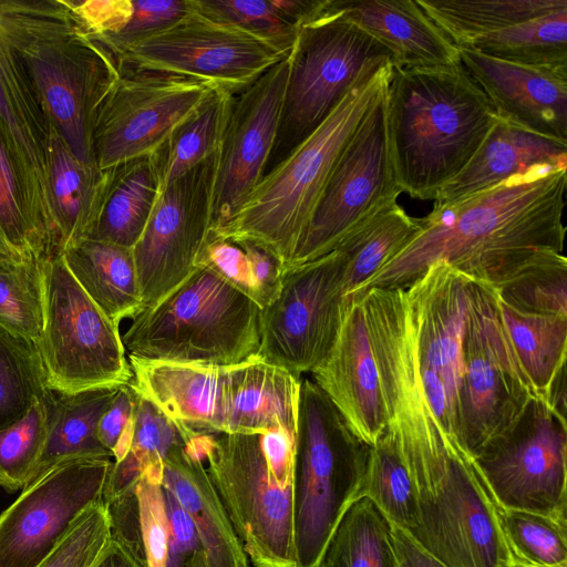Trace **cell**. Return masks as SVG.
<instances>
[{
  "label": "cell",
  "instance_id": "obj_50",
  "mask_svg": "<svg viewBox=\"0 0 567 567\" xmlns=\"http://www.w3.org/2000/svg\"><path fill=\"white\" fill-rule=\"evenodd\" d=\"M195 266L210 269L259 306L248 258L238 244L209 231Z\"/></svg>",
  "mask_w": 567,
  "mask_h": 567
},
{
  "label": "cell",
  "instance_id": "obj_16",
  "mask_svg": "<svg viewBox=\"0 0 567 567\" xmlns=\"http://www.w3.org/2000/svg\"><path fill=\"white\" fill-rule=\"evenodd\" d=\"M217 163L218 151L164 188L132 248L143 310L195 270L212 228Z\"/></svg>",
  "mask_w": 567,
  "mask_h": 567
},
{
  "label": "cell",
  "instance_id": "obj_51",
  "mask_svg": "<svg viewBox=\"0 0 567 567\" xmlns=\"http://www.w3.org/2000/svg\"><path fill=\"white\" fill-rule=\"evenodd\" d=\"M137 391L130 383L122 384L97 424V439L117 462L126 454L133 424Z\"/></svg>",
  "mask_w": 567,
  "mask_h": 567
},
{
  "label": "cell",
  "instance_id": "obj_46",
  "mask_svg": "<svg viewBox=\"0 0 567 567\" xmlns=\"http://www.w3.org/2000/svg\"><path fill=\"white\" fill-rule=\"evenodd\" d=\"M192 9L221 23L236 27L271 47L281 56L293 48L298 28L265 0H189Z\"/></svg>",
  "mask_w": 567,
  "mask_h": 567
},
{
  "label": "cell",
  "instance_id": "obj_8",
  "mask_svg": "<svg viewBox=\"0 0 567 567\" xmlns=\"http://www.w3.org/2000/svg\"><path fill=\"white\" fill-rule=\"evenodd\" d=\"M390 51L338 12L323 9L298 28L274 150L265 174L334 111L360 76ZM264 174V175H265Z\"/></svg>",
  "mask_w": 567,
  "mask_h": 567
},
{
  "label": "cell",
  "instance_id": "obj_27",
  "mask_svg": "<svg viewBox=\"0 0 567 567\" xmlns=\"http://www.w3.org/2000/svg\"><path fill=\"white\" fill-rule=\"evenodd\" d=\"M0 123L29 174L59 240L48 185L50 123L23 62L0 25Z\"/></svg>",
  "mask_w": 567,
  "mask_h": 567
},
{
  "label": "cell",
  "instance_id": "obj_3",
  "mask_svg": "<svg viewBox=\"0 0 567 567\" xmlns=\"http://www.w3.org/2000/svg\"><path fill=\"white\" fill-rule=\"evenodd\" d=\"M0 25L50 125L79 159L97 165L93 131L118 79L114 54L82 31L64 0H0Z\"/></svg>",
  "mask_w": 567,
  "mask_h": 567
},
{
  "label": "cell",
  "instance_id": "obj_59",
  "mask_svg": "<svg viewBox=\"0 0 567 567\" xmlns=\"http://www.w3.org/2000/svg\"><path fill=\"white\" fill-rule=\"evenodd\" d=\"M187 567H208L205 554L202 548L194 553L187 564Z\"/></svg>",
  "mask_w": 567,
  "mask_h": 567
},
{
  "label": "cell",
  "instance_id": "obj_18",
  "mask_svg": "<svg viewBox=\"0 0 567 567\" xmlns=\"http://www.w3.org/2000/svg\"><path fill=\"white\" fill-rule=\"evenodd\" d=\"M114 461H63L37 477L0 514V567H38L68 535L78 517L103 501Z\"/></svg>",
  "mask_w": 567,
  "mask_h": 567
},
{
  "label": "cell",
  "instance_id": "obj_21",
  "mask_svg": "<svg viewBox=\"0 0 567 567\" xmlns=\"http://www.w3.org/2000/svg\"><path fill=\"white\" fill-rule=\"evenodd\" d=\"M470 278L444 261H435L404 288L419 365L440 375L455 422L462 377V343Z\"/></svg>",
  "mask_w": 567,
  "mask_h": 567
},
{
  "label": "cell",
  "instance_id": "obj_33",
  "mask_svg": "<svg viewBox=\"0 0 567 567\" xmlns=\"http://www.w3.org/2000/svg\"><path fill=\"white\" fill-rule=\"evenodd\" d=\"M103 503L111 538L141 567H167L168 529L162 482L142 474L128 489Z\"/></svg>",
  "mask_w": 567,
  "mask_h": 567
},
{
  "label": "cell",
  "instance_id": "obj_23",
  "mask_svg": "<svg viewBox=\"0 0 567 567\" xmlns=\"http://www.w3.org/2000/svg\"><path fill=\"white\" fill-rule=\"evenodd\" d=\"M136 391L196 433H229L236 364H183L128 358Z\"/></svg>",
  "mask_w": 567,
  "mask_h": 567
},
{
  "label": "cell",
  "instance_id": "obj_5",
  "mask_svg": "<svg viewBox=\"0 0 567 567\" xmlns=\"http://www.w3.org/2000/svg\"><path fill=\"white\" fill-rule=\"evenodd\" d=\"M261 308L206 267L132 318L128 358L228 367L258 357Z\"/></svg>",
  "mask_w": 567,
  "mask_h": 567
},
{
  "label": "cell",
  "instance_id": "obj_26",
  "mask_svg": "<svg viewBox=\"0 0 567 567\" xmlns=\"http://www.w3.org/2000/svg\"><path fill=\"white\" fill-rule=\"evenodd\" d=\"M194 440L177 446L164 460L162 485L192 519L208 567H249Z\"/></svg>",
  "mask_w": 567,
  "mask_h": 567
},
{
  "label": "cell",
  "instance_id": "obj_47",
  "mask_svg": "<svg viewBox=\"0 0 567 567\" xmlns=\"http://www.w3.org/2000/svg\"><path fill=\"white\" fill-rule=\"evenodd\" d=\"M48 426L49 413L44 398L23 419L0 431V487L13 493L32 482Z\"/></svg>",
  "mask_w": 567,
  "mask_h": 567
},
{
  "label": "cell",
  "instance_id": "obj_14",
  "mask_svg": "<svg viewBox=\"0 0 567 567\" xmlns=\"http://www.w3.org/2000/svg\"><path fill=\"white\" fill-rule=\"evenodd\" d=\"M344 260L338 250L285 271L261 309L258 357L300 379L332 349L346 313Z\"/></svg>",
  "mask_w": 567,
  "mask_h": 567
},
{
  "label": "cell",
  "instance_id": "obj_13",
  "mask_svg": "<svg viewBox=\"0 0 567 567\" xmlns=\"http://www.w3.org/2000/svg\"><path fill=\"white\" fill-rule=\"evenodd\" d=\"M401 193L392 163L384 94L339 156L286 270L334 250L361 223L396 203Z\"/></svg>",
  "mask_w": 567,
  "mask_h": 567
},
{
  "label": "cell",
  "instance_id": "obj_43",
  "mask_svg": "<svg viewBox=\"0 0 567 567\" xmlns=\"http://www.w3.org/2000/svg\"><path fill=\"white\" fill-rule=\"evenodd\" d=\"M386 519L410 532L415 525L413 484L394 434L385 427L371 446L361 489Z\"/></svg>",
  "mask_w": 567,
  "mask_h": 567
},
{
  "label": "cell",
  "instance_id": "obj_57",
  "mask_svg": "<svg viewBox=\"0 0 567 567\" xmlns=\"http://www.w3.org/2000/svg\"><path fill=\"white\" fill-rule=\"evenodd\" d=\"M539 398L558 416L566 420V362L557 369Z\"/></svg>",
  "mask_w": 567,
  "mask_h": 567
},
{
  "label": "cell",
  "instance_id": "obj_15",
  "mask_svg": "<svg viewBox=\"0 0 567 567\" xmlns=\"http://www.w3.org/2000/svg\"><path fill=\"white\" fill-rule=\"evenodd\" d=\"M118 79L93 131L100 169L152 155L171 131L214 89L197 80L117 60Z\"/></svg>",
  "mask_w": 567,
  "mask_h": 567
},
{
  "label": "cell",
  "instance_id": "obj_49",
  "mask_svg": "<svg viewBox=\"0 0 567 567\" xmlns=\"http://www.w3.org/2000/svg\"><path fill=\"white\" fill-rule=\"evenodd\" d=\"M189 10L188 0H136L131 19L118 33L95 40L117 60L131 48L175 24Z\"/></svg>",
  "mask_w": 567,
  "mask_h": 567
},
{
  "label": "cell",
  "instance_id": "obj_4",
  "mask_svg": "<svg viewBox=\"0 0 567 567\" xmlns=\"http://www.w3.org/2000/svg\"><path fill=\"white\" fill-rule=\"evenodd\" d=\"M391 60L365 71L334 111L266 173L239 209L210 231L271 250L285 271L342 151L386 92Z\"/></svg>",
  "mask_w": 567,
  "mask_h": 567
},
{
  "label": "cell",
  "instance_id": "obj_61",
  "mask_svg": "<svg viewBox=\"0 0 567 567\" xmlns=\"http://www.w3.org/2000/svg\"><path fill=\"white\" fill-rule=\"evenodd\" d=\"M543 567H549V566H543Z\"/></svg>",
  "mask_w": 567,
  "mask_h": 567
},
{
  "label": "cell",
  "instance_id": "obj_41",
  "mask_svg": "<svg viewBox=\"0 0 567 567\" xmlns=\"http://www.w3.org/2000/svg\"><path fill=\"white\" fill-rule=\"evenodd\" d=\"M499 301L529 315L567 317V259L542 250L494 286Z\"/></svg>",
  "mask_w": 567,
  "mask_h": 567
},
{
  "label": "cell",
  "instance_id": "obj_36",
  "mask_svg": "<svg viewBox=\"0 0 567 567\" xmlns=\"http://www.w3.org/2000/svg\"><path fill=\"white\" fill-rule=\"evenodd\" d=\"M234 94L213 89L150 155L161 192L218 151Z\"/></svg>",
  "mask_w": 567,
  "mask_h": 567
},
{
  "label": "cell",
  "instance_id": "obj_2",
  "mask_svg": "<svg viewBox=\"0 0 567 567\" xmlns=\"http://www.w3.org/2000/svg\"><path fill=\"white\" fill-rule=\"evenodd\" d=\"M385 106L398 186L417 199H434L498 121L461 63L393 68Z\"/></svg>",
  "mask_w": 567,
  "mask_h": 567
},
{
  "label": "cell",
  "instance_id": "obj_60",
  "mask_svg": "<svg viewBox=\"0 0 567 567\" xmlns=\"http://www.w3.org/2000/svg\"><path fill=\"white\" fill-rule=\"evenodd\" d=\"M509 567H528V566H526L524 564H520V563H517L515 560H512Z\"/></svg>",
  "mask_w": 567,
  "mask_h": 567
},
{
  "label": "cell",
  "instance_id": "obj_56",
  "mask_svg": "<svg viewBox=\"0 0 567 567\" xmlns=\"http://www.w3.org/2000/svg\"><path fill=\"white\" fill-rule=\"evenodd\" d=\"M391 535L400 567H447L423 549L405 530L392 524Z\"/></svg>",
  "mask_w": 567,
  "mask_h": 567
},
{
  "label": "cell",
  "instance_id": "obj_58",
  "mask_svg": "<svg viewBox=\"0 0 567 567\" xmlns=\"http://www.w3.org/2000/svg\"><path fill=\"white\" fill-rule=\"evenodd\" d=\"M95 567H141L116 542L111 543Z\"/></svg>",
  "mask_w": 567,
  "mask_h": 567
},
{
  "label": "cell",
  "instance_id": "obj_32",
  "mask_svg": "<svg viewBox=\"0 0 567 567\" xmlns=\"http://www.w3.org/2000/svg\"><path fill=\"white\" fill-rule=\"evenodd\" d=\"M106 171V183L94 226L86 239L133 248L161 194L150 155Z\"/></svg>",
  "mask_w": 567,
  "mask_h": 567
},
{
  "label": "cell",
  "instance_id": "obj_10",
  "mask_svg": "<svg viewBox=\"0 0 567 567\" xmlns=\"http://www.w3.org/2000/svg\"><path fill=\"white\" fill-rule=\"evenodd\" d=\"M194 445L255 567H296L292 487L274 480L261 433H197Z\"/></svg>",
  "mask_w": 567,
  "mask_h": 567
},
{
  "label": "cell",
  "instance_id": "obj_34",
  "mask_svg": "<svg viewBox=\"0 0 567 567\" xmlns=\"http://www.w3.org/2000/svg\"><path fill=\"white\" fill-rule=\"evenodd\" d=\"M196 434L137 392L130 446L124 457L113 463L103 501L128 489L142 474L162 481L164 460L177 446L192 443Z\"/></svg>",
  "mask_w": 567,
  "mask_h": 567
},
{
  "label": "cell",
  "instance_id": "obj_25",
  "mask_svg": "<svg viewBox=\"0 0 567 567\" xmlns=\"http://www.w3.org/2000/svg\"><path fill=\"white\" fill-rule=\"evenodd\" d=\"M340 13L385 47L393 68L460 63L458 49L413 0H328Z\"/></svg>",
  "mask_w": 567,
  "mask_h": 567
},
{
  "label": "cell",
  "instance_id": "obj_45",
  "mask_svg": "<svg viewBox=\"0 0 567 567\" xmlns=\"http://www.w3.org/2000/svg\"><path fill=\"white\" fill-rule=\"evenodd\" d=\"M47 264L0 260V326L37 346L44 326Z\"/></svg>",
  "mask_w": 567,
  "mask_h": 567
},
{
  "label": "cell",
  "instance_id": "obj_35",
  "mask_svg": "<svg viewBox=\"0 0 567 567\" xmlns=\"http://www.w3.org/2000/svg\"><path fill=\"white\" fill-rule=\"evenodd\" d=\"M420 218L396 203L379 210L351 230L336 247L344 260V300L354 293L421 230Z\"/></svg>",
  "mask_w": 567,
  "mask_h": 567
},
{
  "label": "cell",
  "instance_id": "obj_53",
  "mask_svg": "<svg viewBox=\"0 0 567 567\" xmlns=\"http://www.w3.org/2000/svg\"><path fill=\"white\" fill-rule=\"evenodd\" d=\"M163 495L168 529L167 567H187L194 553L202 548L198 534L174 495L165 487Z\"/></svg>",
  "mask_w": 567,
  "mask_h": 567
},
{
  "label": "cell",
  "instance_id": "obj_31",
  "mask_svg": "<svg viewBox=\"0 0 567 567\" xmlns=\"http://www.w3.org/2000/svg\"><path fill=\"white\" fill-rule=\"evenodd\" d=\"M121 385L73 393L49 391L45 396L49 413L48 435L32 482L66 460H114L113 454L97 439V424Z\"/></svg>",
  "mask_w": 567,
  "mask_h": 567
},
{
  "label": "cell",
  "instance_id": "obj_38",
  "mask_svg": "<svg viewBox=\"0 0 567 567\" xmlns=\"http://www.w3.org/2000/svg\"><path fill=\"white\" fill-rule=\"evenodd\" d=\"M317 567H400L391 524L365 496L347 509Z\"/></svg>",
  "mask_w": 567,
  "mask_h": 567
},
{
  "label": "cell",
  "instance_id": "obj_20",
  "mask_svg": "<svg viewBox=\"0 0 567 567\" xmlns=\"http://www.w3.org/2000/svg\"><path fill=\"white\" fill-rule=\"evenodd\" d=\"M460 63L499 120L567 142V65H522L460 48Z\"/></svg>",
  "mask_w": 567,
  "mask_h": 567
},
{
  "label": "cell",
  "instance_id": "obj_54",
  "mask_svg": "<svg viewBox=\"0 0 567 567\" xmlns=\"http://www.w3.org/2000/svg\"><path fill=\"white\" fill-rule=\"evenodd\" d=\"M234 243L243 248L248 258L252 278L258 290L259 307L262 309L279 292L285 275L284 265L271 250L258 243L246 239Z\"/></svg>",
  "mask_w": 567,
  "mask_h": 567
},
{
  "label": "cell",
  "instance_id": "obj_29",
  "mask_svg": "<svg viewBox=\"0 0 567 567\" xmlns=\"http://www.w3.org/2000/svg\"><path fill=\"white\" fill-rule=\"evenodd\" d=\"M105 183L106 171L79 159L50 125L48 185L61 254L89 237Z\"/></svg>",
  "mask_w": 567,
  "mask_h": 567
},
{
  "label": "cell",
  "instance_id": "obj_17",
  "mask_svg": "<svg viewBox=\"0 0 567 567\" xmlns=\"http://www.w3.org/2000/svg\"><path fill=\"white\" fill-rule=\"evenodd\" d=\"M282 59L262 41L192 7L175 24L117 58L140 68L190 78L234 95Z\"/></svg>",
  "mask_w": 567,
  "mask_h": 567
},
{
  "label": "cell",
  "instance_id": "obj_28",
  "mask_svg": "<svg viewBox=\"0 0 567 567\" xmlns=\"http://www.w3.org/2000/svg\"><path fill=\"white\" fill-rule=\"evenodd\" d=\"M61 256L34 185L0 123V260L47 264Z\"/></svg>",
  "mask_w": 567,
  "mask_h": 567
},
{
  "label": "cell",
  "instance_id": "obj_22",
  "mask_svg": "<svg viewBox=\"0 0 567 567\" xmlns=\"http://www.w3.org/2000/svg\"><path fill=\"white\" fill-rule=\"evenodd\" d=\"M311 374L355 435L372 446L388 416L361 299L348 303L332 349Z\"/></svg>",
  "mask_w": 567,
  "mask_h": 567
},
{
  "label": "cell",
  "instance_id": "obj_6",
  "mask_svg": "<svg viewBox=\"0 0 567 567\" xmlns=\"http://www.w3.org/2000/svg\"><path fill=\"white\" fill-rule=\"evenodd\" d=\"M370 449L313 380L300 381L292 471L296 567L318 566L361 495Z\"/></svg>",
  "mask_w": 567,
  "mask_h": 567
},
{
  "label": "cell",
  "instance_id": "obj_12",
  "mask_svg": "<svg viewBox=\"0 0 567 567\" xmlns=\"http://www.w3.org/2000/svg\"><path fill=\"white\" fill-rule=\"evenodd\" d=\"M473 460L498 507L567 517V424L539 396Z\"/></svg>",
  "mask_w": 567,
  "mask_h": 567
},
{
  "label": "cell",
  "instance_id": "obj_24",
  "mask_svg": "<svg viewBox=\"0 0 567 567\" xmlns=\"http://www.w3.org/2000/svg\"><path fill=\"white\" fill-rule=\"evenodd\" d=\"M567 142L496 122L468 164L434 197L442 207L536 171L566 169Z\"/></svg>",
  "mask_w": 567,
  "mask_h": 567
},
{
  "label": "cell",
  "instance_id": "obj_55",
  "mask_svg": "<svg viewBox=\"0 0 567 567\" xmlns=\"http://www.w3.org/2000/svg\"><path fill=\"white\" fill-rule=\"evenodd\" d=\"M262 450L274 480L281 487H292L295 439L282 431L262 434Z\"/></svg>",
  "mask_w": 567,
  "mask_h": 567
},
{
  "label": "cell",
  "instance_id": "obj_48",
  "mask_svg": "<svg viewBox=\"0 0 567 567\" xmlns=\"http://www.w3.org/2000/svg\"><path fill=\"white\" fill-rule=\"evenodd\" d=\"M111 543L105 505L89 506L68 535L38 567H95Z\"/></svg>",
  "mask_w": 567,
  "mask_h": 567
},
{
  "label": "cell",
  "instance_id": "obj_7",
  "mask_svg": "<svg viewBox=\"0 0 567 567\" xmlns=\"http://www.w3.org/2000/svg\"><path fill=\"white\" fill-rule=\"evenodd\" d=\"M403 458L416 504L408 534L447 567H509L497 505L466 449L454 442Z\"/></svg>",
  "mask_w": 567,
  "mask_h": 567
},
{
  "label": "cell",
  "instance_id": "obj_30",
  "mask_svg": "<svg viewBox=\"0 0 567 567\" xmlns=\"http://www.w3.org/2000/svg\"><path fill=\"white\" fill-rule=\"evenodd\" d=\"M62 256L75 281L114 323L143 310L132 248L83 239Z\"/></svg>",
  "mask_w": 567,
  "mask_h": 567
},
{
  "label": "cell",
  "instance_id": "obj_42",
  "mask_svg": "<svg viewBox=\"0 0 567 567\" xmlns=\"http://www.w3.org/2000/svg\"><path fill=\"white\" fill-rule=\"evenodd\" d=\"M49 391L38 346L0 326V431L23 419Z\"/></svg>",
  "mask_w": 567,
  "mask_h": 567
},
{
  "label": "cell",
  "instance_id": "obj_37",
  "mask_svg": "<svg viewBox=\"0 0 567 567\" xmlns=\"http://www.w3.org/2000/svg\"><path fill=\"white\" fill-rule=\"evenodd\" d=\"M458 49L474 39L567 7V0H416Z\"/></svg>",
  "mask_w": 567,
  "mask_h": 567
},
{
  "label": "cell",
  "instance_id": "obj_1",
  "mask_svg": "<svg viewBox=\"0 0 567 567\" xmlns=\"http://www.w3.org/2000/svg\"><path fill=\"white\" fill-rule=\"evenodd\" d=\"M566 169L536 171L434 207L420 233L352 297L405 288L435 261L496 286L542 250L563 251Z\"/></svg>",
  "mask_w": 567,
  "mask_h": 567
},
{
  "label": "cell",
  "instance_id": "obj_9",
  "mask_svg": "<svg viewBox=\"0 0 567 567\" xmlns=\"http://www.w3.org/2000/svg\"><path fill=\"white\" fill-rule=\"evenodd\" d=\"M455 434L473 456L537 396L508 339L494 286L470 278Z\"/></svg>",
  "mask_w": 567,
  "mask_h": 567
},
{
  "label": "cell",
  "instance_id": "obj_44",
  "mask_svg": "<svg viewBox=\"0 0 567 567\" xmlns=\"http://www.w3.org/2000/svg\"><path fill=\"white\" fill-rule=\"evenodd\" d=\"M512 559L528 567H567V517L497 506Z\"/></svg>",
  "mask_w": 567,
  "mask_h": 567
},
{
  "label": "cell",
  "instance_id": "obj_39",
  "mask_svg": "<svg viewBox=\"0 0 567 567\" xmlns=\"http://www.w3.org/2000/svg\"><path fill=\"white\" fill-rule=\"evenodd\" d=\"M463 48L515 64L567 65V7L482 35Z\"/></svg>",
  "mask_w": 567,
  "mask_h": 567
},
{
  "label": "cell",
  "instance_id": "obj_11",
  "mask_svg": "<svg viewBox=\"0 0 567 567\" xmlns=\"http://www.w3.org/2000/svg\"><path fill=\"white\" fill-rule=\"evenodd\" d=\"M38 349L52 391L121 385L133 378L118 326L83 291L62 255L45 266L44 326Z\"/></svg>",
  "mask_w": 567,
  "mask_h": 567
},
{
  "label": "cell",
  "instance_id": "obj_19",
  "mask_svg": "<svg viewBox=\"0 0 567 567\" xmlns=\"http://www.w3.org/2000/svg\"><path fill=\"white\" fill-rule=\"evenodd\" d=\"M288 70L287 55L234 95L218 148L212 228L239 209L265 174L278 133Z\"/></svg>",
  "mask_w": 567,
  "mask_h": 567
},
{
  "label": "cell",
  "instance_id": "obj_52",
  "mask_svg": "<svg viewBox=\"0 0 567 567\" xmlns=\"http://www.w3.org/2000/svg\"><path fill=\"white\" fill-rule=\"evenodd\" d=\"M82 31L97 39L118 33L133 13V0H64Z\"/></svg>",
  "mask_w": 567,
  "mask_h": 567
},
{
  "label": "cell",
  "instance_id": "obj_40",
  "mask_svg": "<svg viewBox=\"0 0 567 567\" xmlns=\"http://www.w3.org/2000/svg\"><path fill=\"white\" fill-rule=\"evenodd\" d=\"M499 308L515 354L540 396L557 369L566 362L567 317L523 313L501 301Z\"/></svg>",
  "mask_w": 567,
  "mask_h": 567
}]
</instances>
